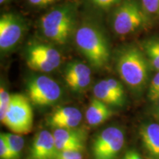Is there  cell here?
<instances>
[{"mask_svg": "<svg viewBox=\"0 0 159 159\" xmlns=\"http://www.w3.org/2000/svg\"><path fill=\"white\" fill-rule=\"evenodd\" d=\"M125 144V134L118 127H108L99 133L93 141L94 159H116Z\"/></svg>", "mask_w": 159, "mask_h": 159, "instance_id": "8992f818", "label": "cell"}, {"mask_svg": "<svg viewBox=\"0 0 159 159\" xmlns=\"http://www.w3.org/2000/svg\"><path fill=\"white\" fill-rule=\"evenodd\" d=\"M11 94L5 89L4 85L2 84L0 87V119L1 122L5 118L7 111L8 110L10 103H11Z\"/></svg>", "mask_w": 159, "mask_h": 159, "instance_id": "d6986e66", "label": "cell"}, {"mask_svg": "<svg viewBox=\"0 0 159 159\" xmlns=\"http://www.w3.org/2000/svg\"><path fill=\"white\" fill-rule=\"evenodd\" d=\"M141 4L150 16H159V0H141Z\"/></svg>", "mask_w": 159, "mask_h": 159, "instance_id": "44dd1931", "label": "cell"}, {"mask_svg": "<svg viewBox=\"0 0 159 159\" xmlns=\"http://www.w3.org/2000/svg\"><path fill=\"white\" fill-rule=\"evenodd\" d=\"M0 158L13 159L11 149L2 135L0 136Z\"/></svg>", "mask_w": 159, "mask_h": 159, "instance_id": "603a6c76", "label": "cell"}, {"mask_svg": "<svg viewBox=\"0 0 159 159\" xmlns=\"http://www.w3.org/2000/svg\"><path fill=\"white\" fill-rule=\"evenodd\" d=\"M52 134L59 152L63 150H78L82 152L85 149L87 134L82 129L55 128Z\"/></svg>", "mask_w": 159, "mask_h": 159, "instance_id": "30bf717a", "label": "cell"}, {"mask_svg": "<svg viewBox=\"0 0 159 159\" xmlns=\"http://www.w3.org/2000/svg\"><path fill=\"white\" fill-rule=\"evenodd\" d=\"M55 159H83L81 151L63 150L60 151Z\"/></svg>", "mask_w": 159, "mask_h": 159, "instance_id": "7402d4cb", "label": "cell"}, {"mask_svg": "<svg viewBox=\"0 0 159 159\" xmlns=\"http://www.w3.org/2000/svg\"><path fill=\"white\" fill-rule=\"evenodd\" d=\"M27 91L30 102L41 107L54 105L61 97V89L58 83L45 75L30 79Z\"/></svg>", "mask_w": 159, "mask_h": 159, "instance_id": "52a82bcc", "label": "cell"}, {"mask_svg": "<svg viewBox=\"0 0 159 159\" xmlns=\"http://www.w3.org/2000/svg\"><path fill=\"white\" fill-rule=\"evenodd\" d=\"M95 98L102 101L108 105H112L116 107H122L124 105L125 101L120 99L107 84L105 80H102L97 84H95L93 89Z\"/></svg>", "mask_w": 159, "mask_h": 159, "instance_id": "9a60e30c", "label": "cell"}, {"mask_svg": "<svg viewBox=\"0 0 159 159\" xmlns=\"http://www.w3.org/2000/svg\"><path fill=\"white\" fill-rule=\"evenodd\" d=\"M93 5L102 9H108L116 4L119 0H90Z\"/></svg>", "mask_w": 159, "mask_h": 159, "instance_id": "cb8c5ba5", "label": "cell"}, {"mask_svg": "<svg viewBox=\"0 0 159 159\" xmlns=\"http://www.w3.org/2000/svg\"><path fill=\"white\" fill-rule=\"evenodd\" d=\"M88 77H91L90 68L80 61L69 63L65 69L64 80L66 85L76 80Z\"/></svg>", "mask_w": 159, "mask_h": 159, "instance_id": "e0dca14e", "label": "cell"}, {"mask_svg": "<svg viewBox=\"0 0 159 159\" xmlns=\"http://www.w3.org/2000/svg\"><path fill=\"white\" fill-rule=\"evenodd\" d=\"M31 5L35 6H46L55 2L57 0H28Z\"/></svg>", "mask_w": 159, "mask_h": 159, "instance_id": "484cf974", "label": "cell"}, {"mask_svg": "<svg viewBox=\"0 0 159 159\" xmlns=\"http://www.w3.org/2000/svg\"><path fill=\"white\" fill-rule=\"evenodd\" d=\"M116 69L119 77L131 90L140 92L148 84L150 66L142 49L131 45L119 52Z\"/></svg>", "mask_w": 159, "mask_h": 159, "instance_id": "6da1fadb", "label": "cell"}, {"mask_svg": "<svg viewBox=\"0 0 159 159\" xmlns=\"http://www.w3.org/2000/svg\"><path fill=\"white\" fill-rule=\"evenodd\" d=\"M75 11L72 5L55 7L41 19V30L46 38L60 44L68 41L75 25Z\"/></svg>", "mask_w": 159, "mask_h": 159, "instance_id": "3957f363", "label": "cell"}, {"mask_svg": "<svg viewBox=\"0 0 159 159\" xmlns=\"http://www.w3.org/2000/svg\"><path fill=\"white\" fill-rule=\"evenodd\" d=\"M25 24L21 18L13 13H5L0 18V49L7 52L14 48L25 31Z\"/></svg>", "mask_w": 159, "mask_h": 159, "instance_id": "9c48e42d", "label": "cell"}, {"mask_svg": "<svg viewBox=\"0 0 159 159\" xmlns=\"http://www.w3.org/2000/svg\"><path fill=\"white\" fill-rule=\"evenodd\" d=\"M58 153L52 134L43 130L36 134L30 148L32 159H55Z\"/></svg>", "mask_w": 159, "mask_h": 159, "instance_id": "8fae6325", "label": "cell"}, {"mask_svg": "<svg viewBox=\"0 0 159 159\" xmlns=\"http://www.w3.org/2000/svg\"><path fill=\"white\" fill-rule=\"evenodd\" d=\"M150 17L137 0H124L113 15V29L117 35L126 36L148 27Z\"/></svg>", "mask_w": 159, "mask_h": 159, "instance_id": "277c9868", "label": "cell"}, {"mask_svg": "<svg viewBox=\"0 0 159 159\" xmlns=\"http://www.w3.org/2000/svg\"><path fill=\"white\" fill-rule=\"evenodd\" d=\"M157 102H158V115H159V100Z\"/></svg>", "mask_w": 159, "mask_h": 159, "instance_id": "83f0119b", "label": "cell"}, {"mask_svg": "<svg viewBox=\"0 0 159 159\" xmlns=\"http://www.w3.org/2000/svg\"><path fill=\"white\" fill-rule=\"evenodd\" d=\"M1 122L14 134H29L33 128V112L28 97L21 94H11L8 110Z\"/></svg>", "mask_w": 159, "mask_h": 159, "instance_id": "5b68a950", "label": "cell"}, {"mask_svg": "<svg viewBox=\"0 0 159 159\" xmlns=\"http://www.w3.org/2000/svg\"><path fill=\"white\" fill-rule=\"evenodd\" d=\"M141 49L146 55L150 68L159 71V39L150 38L144 40L141 45Z\"/></svg>", "mask_w": 159, "mask_h": 159, "instance_id": "2e32d148", "label": "cell"}, {"mask_svg": "<svg viewBox=\"0 0 159 159\" xmlns=\"http://www.w3.org/2000/svg\"><path fill=\"white\" fill-rule=\"evenodd\" d=\"M1 135L5 139V142L11 149L13 159H19L25 146V140L23 137L20 134L9 133H4L1 134Z\"/></svg>", "mask_w": 159, "mask_h": 159, "instance_id": "ac0fdd59", "label": "cell"}, {"mask_svg": "<svg viewBox=\"0 0 159 159\" xmlns=\"http://www.w3.org/2000/svg\"><path fill=\"white\" fill-rule=\"evenodd\" d=\"M139 136L145 150L152 159H159V124L150 122L142 125Z\"/></svg>", "mask_w": 159, "mask_h": 159, "instance_id": "4fadbf2b", "label": "cell"}, {"mask_svg": "<svg viewBox=\"0 0 159 159\" xmlns=\"http://www.w3.org/2000/svg\"><path fill=\"white\" fill-rule=\"evenodd\" d=\"M83 116L75 107H63L55 109L47 117V124L53 128H75L80 124Z\"/></svg>", "mask_w": 159, "mask_h": 159, "instance_id": "7c38bea8", "label": "cell"}, {"mask_svg": "<svg viewBox=\"0 0 159 159\" xmlns=\"http://www.w3.org/2000/svg\"><path fill=\"white\" fill-rule=\"evenodd\" d=\"M6 1H7V0H0V3L3 4V3H5Z\"/></svg>", "mask_w": 159, "mask_h": 159, "instance_id": "4316f807", "label": "cell"}, {"mask_svg": "<svg viewBox=\"0 0 159 159\" xmlns=\"http://www.w3.org/2000/svg\"><path fill=\"white\" fill-rule=\"evenodd\" d=\"M148 96L151 102H157L159 100V71L154 75L151 80Z\"/></svg>", "mask_w": 159, "mask_h": 159, "instance_id": "ffe728a7", "label": "cell"}, {"mask_svg": "<svg viewBox=\"0 0 159 159\" xmlns=\"http://www.w3.org/2000/svg\"><path fill=\"white\" fill-rule=\"evenodd\" d=\"M122 159H143V158L136 150H130L125 152Z\"/></svg>", "mask_w": 159, "mask_h": 159, "instance_id": "d4e9b609", "label": "cell"}, {"mask_svg": "<svg viewBox=\"0 0 159 159\" xmlns=\"http://www.w3.org/2000/svg\"><path fill=\"white\" fill-rule=\"evenodd\" d=\"M61 56L56 49L44 43L30 46L27 52V64L33 71L51 72L61 64Z\"/></svg>", "mask_w": 159, "mask_h": 159, "instance_id": "ba28073f", "label": "cell"}, {"mask_svg": "<svg viewBox=\"0 0 159 159\" xmlns=\"http://www.w3.org/2000/svg\"><path fill=\"white\" fill-rule=\"evenodd\" d=\"M113 115L114 111L109 105L97 98H94L89 105L85 117L89 125L97 126L110 119Z\"/></svg>", "mask_w": 159, "mask_h": 159, "instance_id": "5bb4252c", "label": "cell"}, {"mask_svg": "<svg viewBox=\"0 0 159 159\" xmlns=\"http://www.w3.org/2000/svg\"><path fill=\"white\" fill-rule=\"evenodd\" d=\"M77 48L94 68L101 69L108 63L110 47L102 30L93 24H83L75 33Z\"/></svg>", "mask_w": 159, "mask_h": 159, "instance_id": "7a4b0ae2", "label": "cell"}]
</instances>
